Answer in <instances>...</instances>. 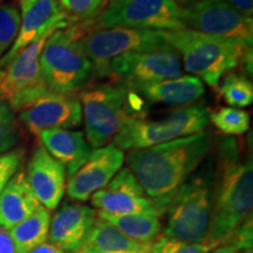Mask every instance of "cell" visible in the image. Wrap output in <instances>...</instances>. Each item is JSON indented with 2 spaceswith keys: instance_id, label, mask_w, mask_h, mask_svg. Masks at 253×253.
Segmentation results:
<instances>
[{
  "instance_id": "obj_15",
  "label": "cell",
  "mask_w": 253,
  "mask_h": 253,
  "mask_svg": "<svg viewBox=\"0 0 253 253\" xmlns=\"http://www.w3.org/2000/svg\"><path fill=\"white\" fill-rule=\"evenodd\" d=\"M125 160V153L114 143L91 150L86 163L68 178L66 185L68 197L79 202L88 201L94 192L112 181Z\"/></svg>"
},
{
  "instance_id": "obj_3",
  "label": "cell",
  "mask_w": 253,
  "mask_h": 253,
  "mask_svg": "<svg viewBox=\"0 0 253 253\" xmlns=\"http://www.w3.org/2000/svg\"><path fill=\"white\" fill-rule=\"evenodd\" d=\"M167 42L178 53L185 71L208 86L217 88L220 79L240 63L252 71V48L237 41L189 28L163 31Z\"/></svg>"
},
{
  "instance_id": "obj_11",
  "label": "cell",
  "mask_w": 253,
  "mask_h": 253,
  "mask_svg": "<svg viewBox=\"0 0 253 253\" xmlns=\"http://www.w3.org/2000/svg\"><path fill=\"white\" fill-rule=\"evenodd\" d=\"M183 26L208 36L230 39L252 48L253 20L224 0H198L182 7Z\"/></svg>"
},
{
  "instance_id": "obj_5",
  "label": "cell",
  "mask_w": 253,
  "mask_h": 253,
  "mask_svg": "<svg viewBox=\"0 0 253 253\" xmlns=\"http://www.w3.org/2000/svg\"><path fill=\"white\" fill-rule=\"evenodd\" d=\"M142 97L123 84H104L81 93L82 119L88 143L94 149L108 144L130 116H140Z\"/></svg>"
},
{
  "instance_id": "obj_29",
  "label": "cell",
  "mask_w": 253,
  "mask_h": 253,
  "mask_svg": "<svg viewBox=\"0 0 253 253\" xmlns=\"http://www.w3.org/2000/svg\"><path fill=\"white\" fill-rule=\"evenodd\" d=\"M19 132L13 110L5 101L0 100V156L18 142Z\"/></svg>"
},
{
  "instance_id": "obj_23",
  "label": "cell",
  "mask_w": 253,
  "mask_h": 253,
  "mask_svg": "<svg viewBox=\"0 0 253 253\" xmlns=\"http://www.w3.org/2000/svg\"><path fill=\"white\" fill-rule=\"evenodd\" d=\"M50 213L46 208H39L26 219L8 230L18 253H28L48 240Z\"/></svg>"
},
{
  "instance_id": "obj_7",
  "label": "cell",
  "mask_w": 253,
  "mask_h": 253,
  "mask_svg": "<svg viewBox=\"0 0 253 253\" xmlns=\"http://www.w3.org/2000/svg\"><path fill=\"white\" fill-rule=\"evenodd\" d=\"M209 122L210 112L203 103L179 107L161 120L130 116L114 137V144L122 151L145 149L204 131Z\"/></svg>"
},
{
  "instance_id": "obj_27",
  "label": "cell",
  "mask_w": 253,
  "mask_h": 253,
  "mask_svg": "<svg viewBox=\"0 0 253 253\" xmlns=\"http://www.w3.org/2000/svg\"><path fill=\"white\" fill-rule=\"evenodd\" d=\"M20 28V12L11 4H0V59L8 52Z\"/></svg>"
},
{
  "instance_id": "obj_41",
  "label": "cell",
  "mask_w": 253,
  "mask_h": 253,
  "mask_svg": "<svg viewBox=\"0 0 253 253\" xmlns=\"http://www.w3.org/2000/svg\"><path fill=\"white\" fill-rule=\"evenodd\" d=\"M1 1H2V0H0V4H1Z\"/></svg>"
},
{
  "instance_id": "obj_9",
  "label": "cell",
  "mask_w": 253,
  "mask_h": 253,
  "mask_svg": "<svg viewBox=\"0 0 253 253\" xmlns=\"http://www.w3.org/2000/svg\"><path fill=\"white\" fill-rule=\"evenodd\" d=\"M69 23L45 32L36 41L20 50L5 67L6 71L0 81V100L5 101L12 110L20 112L49 90L41 77L39 66L41 50L56 30L65 27Z\"/></svg>"
},
{
  "instance_id": "obj_26",
  "label": "cell",
  "mask_w": 253,
  "mask_h": 253,
  "mask_svg": "<svg viewBox=\"0 0 253 253\" xmlns=\"http://www.w3.org/2000/svg\"><path fill=\"white\" fill-rule=\"evenodd\" d=\"M210 121L224 136H240L250 128V115L244 109L223 107L210 113Z\"/></svg>"
},
{
  "instance_id": "obj_16",
  "label": "cell",
  "mask_w": 253,
  "mask_h": 253,
  "mask_svg": "<svg viewBox=\"0 0 253 253\" xmlns=\"http://www.w3.org/2000/svg\"><path fill=\"white\" fill-rule=\"evenodd\" d=\"M20 28L14 43L0 59V68H5L20 50L36 41L50 28L74 20L58 0H20Z\"/></svg>"
},
{
  "instance_id": "obj_13",
  "label": "cell",
  "mask_w": 253,
  "mask_h": 253,
  "mask_svg": "<svg viewBox=\"0 0 253 253\" xmlns=\"http://www.w3.org/2000/svg\"><path fill=\"white\" fill-rule=\"evenodd\" d=\"M20 121L32 134L48 129L77 128L82 123L80 99L74 94H60L47 90L20 110Z\"/></svg>"
},
{
  "instance_id": "obj_10",
  "label": "cell",
  "mask_w": 253,
  "mask_h": 253,
  "mask_svg": "<svg viewBox=\"0 0 253 253\" xmlns=\"http://www.w3.org/2000/svg\"><path fill=\"white\" fill-rule=\"evenodd\" d=\"M95 25V28L125 27L154 31L184 28L182 6L173 0H110Z\"/></svg>"
},
{
  "instance_id": "obj_22",
  "label": "cell",
  "mask_w": 253,
  "mask_h": 253,
  "mask_svg": "<svg viewBox=\"0 0 253 253\" xmlns=\"http://www.w3.org/2000/svg\"><path fill=\"white\" fill-rule=\"evenodd\" d=\"M151 245L129 238L119 229L99 216L78 253L150 252Z\"/></svg>"
},
{
  "instance_id": "obj_1",
  "label": "cell",
  "mask_w": 253,
  "mask_h": 253,
  "mask_svg": "<svg viewBox=\"0 0 253 253\" xmlns=\"http://www.w3.org/2000/svg\"><path fill=\"white\" fill-rule=\"evenodd\" d=\"M211 142L210 132L204 130L145 149L129 151L126 156L129 170L151 199L158 216L166 213L179 186L209 154Z\"/></svg>"
},
{
  "instance_id": "obj_28",
  "label": "cell",
  "mask_w": 253,
  "mask_h": 253,
  "mask_svg": "<svg viewBox=\"0 0 253 253\" xmlns=\"http://www.w3.org/2000/svg\"><path fill=\"white\" fill-rule=\"evenodd\" d=\"M62 8L71 13L77 23L95 25L97 17L102 12L106 0H59Z\"/></svg>"
},
{
  "instance_id": "obj_12",
  "label": "cell",
  "mask_w": 253,
  "mask_h": 253,
  "mask_svg": "<svg viewBox=\"0 0 253 253\" xmlns=\"http://www.w3.org/2000/svg\"><path fill=\"white\" fill-rule=\"evenodd\" d=\"M182 75V59L171 46L125 53L113 59L108 68L109 78L128 87L154 84Z\"/></svg>"
},
{
  "instance_id": "obj_21",
  "label": "cell",
  "mask_w": 253,
  "mask_h": 253,
  "mask_svg": "<svg viewBox=\"0 0 253 253\" xmlns=\"http://www.w3.org/2000/svg\"><path fill=\"white\" fill-rule=\"evenodd\" d=\"M39 207L40 203L28 185L25 171H17L0 195V226L12 229Z\"/></svg>"
},
{
  "instance_id": "obj_33",
  "label": "cell",
  "mask_w": 253,
  "mask_h": 253,
  "mask_svg": "<svg viewBox=\"0 0 253 253\" xmlns=\"http://www.w3.org/2000/svg\"><path fill=\"white\" fill-rule=\"evenodd\" d=\"M233 9L239 12L240 14L248 18H252L253 14V0H224Z\"/></svg>"
},
{
  "instance_id": "obj_43",
  "label": "cell",
  "mask_w": 253,
  "mask_h": 253,
  "mask_svg": "<svg viewBox=\"0 0 253 253\" xmlns=\"http://www.w3.org/2000/svg\"><path fill=\"white\" fill-rule=\"evenodd\" d=\"M106 2H107V0H106Z\"/></svg>"
},
{
  "instance_id": "obj_35",
  "label": "cell",
  "mask_w": 253,
  "mask_h": 253,
  "mask_svg": "<svg viewBox=\"0 0 253 253\" xmlns=\"http://www.w3.org/2000/svg\"><path fill=\"white\" fill-rule=\"evenodd\" d=\"M28 253H65V252H63L62 250H60L59 248H56L55 245L46 242L43 243V244L37 246L36 249H33Z\"/></svg>"
},
{
  "instance_id": "obj_34",
  "label": "cell",
  "mask_w": 253,
  "mask_h": 253,
  "mask_svg": "<svg viewBox=\"0 0 253 253\" xmlns=\"http://www.w3.org/2000/svg\"><path fill=\"white\" fill-rule=\"evenodd\" d=\"M0 253H18L8 230L0 226Z\"/></svg>"
},
{
  "instance_id": "obj_24",
  "label": "cell",
  "mask_w": 253,
  "mask_h": 253,
  "mask_svg": "<svg viewBox=\"0 0 253 253\" xmlns=\"http://www.w3.org/2000/svg\"><path fill=\"white\" fill-rule=\"evenodd\" d=\"M97 216L107 220L119 229L129 238L137 240L147 245H153V243L161 235L162 224L160 216L157 214H125L116 216L102 211H97Z\"/></svg>"
},
{
  "instance_id": "obj_2",
  "label": "cell",
  "mask_w": 253,
  "mask_h": 253,
  "mask_svg": "<svg viewBox=\"0 0 253 253\" xmlns=\"http://www.w3.org/2000/svg\"><path fill=\"white\" fill-rule=\"evenodd\" d=\"M217 172L213 176V209L208 243L225 244L232 231L252 214L253 166L235 137L224 136L217 145Z\"/></svg>"
},
{
  "instance_id": "obj_25",
  "label": "cell",
  "mask_w": 253,
  "mask_h": 253,
  "mask_svg": "<svg viewBox=\"0 0 253 253\" xmlns=\"http://www.w3.org/2000/svg\"><path fill=\"white\" fill-rule=\"evenodd\" d=\"M218 91L220 97L233 108H246L253 102V84L245 75L229 72L220 79Z\"/></svg>"
},
{
  "instance_id": "obj_20",
  "label": "cell",
  "mask_w": 253,
  "mask_h": 253,
  "mask_svg": "<svg viewBox=\"0 0 253 253\" xmlns=\"http://www.w3.org/2000/svg\"><path fill=\"white\" fill-rule=\"evenodd\" d=\"M130 88L150 103L182 107L195 103L205 93L203 81L192 75H182Z\"/></svg>"
},
{
  "instance_id": "obj_32",
  "label": "cell",
  "mask_w": 253,
  "mask_h": 253,
  "mask_svg": "<svg viewBox=\"0 0 253 253\" xmlns=\"http://www.w3.org/2000/svg\"><path fill=\"white\" fill-rule=\"evenodd\" d=\"M24 155L23 149H15L0 156V195L12 176L18 171Z\"/></svg>"
},
{
  "instance_id": "obj_30",
  "label": "cell",
  "mask_w": 253,
  "mask_h": 253,
  "mask_svg": "<svg viewBox=\"0 0 253 253\" xmlns=\"http://www.w3.org/2000/svg\"><path fill=\"white\" fill-rule=\"evenodd\" d=\"M213 249L216 248L209 243L192 244L170 238L166 235H160L151 245L149 253H209Z\"/></svg>"
},
{
  "instance_id": "obj_4",
  "label": "cell",
  "mask_w": 253,
  "mask_h": 253,
  "mask_svg": "<svg viewBox=\"0 0 253 253\" xmlns=\"http://www.w3.org/2000/svg\"><path fill=\"white\" fill-rule=\"evenodd\" d=\"M91 25L72 21L48 38L39 58L41 77L49 90L74 94L84 89L93 74V66L80 43Z\"/></svg>"
},
{
  "instance_id": "obj_42",
  "label": "cell",
  "mask_w": 253,
  "mask_h": 253,
  "mask_svg": "<svg viewBox=\"0 0 253 253\" xmlns=\"http://www.w3.org/2000/svg\"><path fill=\"white\" fill-rule=\"evenodd\" d=\"M108 1H110V0H107V2H108Z\"/></svg>"
},
{
  "instance_id": "obj_40",
  "label": "cell",
  "mask_w": 253,
  "mask_h": 253,
  "mask_svg": "<svg viewBox=\"0 0 253 253\" xmlns=\"http://www.w3.org/2000/svg\"><path fill=\"white\" fill-rule=\"evenodd\" d=\"M242 253H252V252H242Z\"/></svg>"
},
{
  "instance_id": "obj_36",
  "label": "cell",
  "mask_w": 253,
  "mask_h": 253,
  "mask_svg": "<svg viewBox=\"0 0 253 253\" xmlns=\"http://www.w3.org/2000/svg\"><path fill=\"white\" fill-rule=\"evenodd\" d=\"M209 253H239L238 250L235 245L232 244H224L218 246V248L211 250Z\"/></svg>"
},
{
  "instance_id": "obj_14",
  "label": "cell",
  "mask_w": 253,
  "mask_h": 253,
  "mask_svg": "<svg viewBox=\"0 0 253 253\" xmlns=\"http://www.w3.org/2000/svg\"><path fill=\"white\" fill-rule=\"evenodd\" d=\"M90 202L97 211L116 216L147 213L158 216L154 203L129 168H121L108 184L91 195Z\"/></svg>"
},
{
  "instance_id": "obj_19",
  "label": "cell",
  "mask_w": 253,
  "mask_h": 253,
  "mask_svg": "<svg viewBox=\"0 0 253 253\" xmlns=\"http://www.w3.org/2000/svg\"><path fill=\"white\" fill-rule=\"evenodd\" d=\"M37 136L47 153L65 167L68 178L86 163L91 153V147L82 131L48 129Z\"/></svg>"
},
{
  "instance_id": "obj_17",
  "label": "cell",
  "mask_w": 253,
  "mask_h": 253,
  "mask_svg": "<svg viewBox=\"0 0 253 253\" xmlns=\"http://www.w3.org/2000/svg\"><path fill=\"white\" fill-rule=\"evenodd\" d=\"M28 185L40 205L48 211L55 210L66 191V169L38 145L32 154L25 172Z\"/></svg>"
},
{
  "instance_id": "obj_6",
  "label": "cell",
  "mask_w": 253,
  "mask_h": 253,
  "mask_svg": "<svg viewBox=\"0 0 253 253\" xmlns=\"http://www.w3.org/2000/svg\"><path fill=\"white\" fill-rule=\"evenodd\" d=\"M213 209L212 172L198 173L179 186L167 209L164 233L192 244L208 243Z\"/></svg>"
},
{
  "instance_id": "obj_39",
  "label": "cell",
  "mask_w": 253,
  "mask_h": 253,
  "mask_svg": "<svg viewBox=\"0 0 253 253\" xmlns=\"http://www.w3.org/2000/svg\"><path fill=\"white\" fill-rule=\"evenodd\" d=\"M123 253H149V252H123Z\"/></svg>"
},
{
  "instance_id": "obj_38",
  "label": "cell",
  "mask_w": 253,
  "mask_h": 253,
  "mask_svg": "<svg viewBox=\"0 0 253 253\" xmlns=\"http://www.w3.org/2000/svg\"><path fill=\"white\" fill-rule=\"evenodd\" d=\"M2 75H4V71H2V69L0 68V81H1V79H2Z\"/></svg>"
},
{
  "instance_id": "obj_8",
  "label": "cell",
  "mask_w": 253,
  "mask_h": 253,
  "mask_svg": "<svg viewBox=\"0 0 253 253\" xmlns=\"http://www.w3.org/2000/svg\"><path fill=\"white\" fill-rule=\"evenodd\" d=\"M80 43L99 77H108L109 63L116 56L129 52L166 48L163 31L138 28H93L80 38Z\"/></svg>"
},
{
  "instance_id": "obj_37",
  "label": "cell",
  "mask_w": 253,
  "mask_h": 253,
  "mask_svg": "<svg viewBox=\"0 0 253 253\" xmlns=\"http://www.w3.org/2000/svg\"><path fill=\"white\" fill-rule=\"evenodd\" d=\"M173 1L176 2V4H178L179 6L181 5H190V4H192V2H196V1H198V0H173Z\"/></svg>"
},
{
  "instance_id": "obj_31",
  "label": "cell",
  "mask_w": 253,
  "mask_h": 253,
  "mask_svg": "<svg viewBox=\"0 0 253 253\" xmlns=\"http://www.w3.org/2000/svg\"><path fill=\"white\" fill-rule=\"evenodd\" d=\"M225 244L235 245L239 253L252 252L253 246V224L252 214L246 217L235 230L232 231ZM224 245V244H223Z\"/></svg>"
},
{
  "instance_id": "obj_18",
  "label": "cell",
  "mask_w": 253,
  "mask_h": 253,
  "mask_svg": "<svg viewBox=\"0 0 253 253\" xmlns=\"http://www.w3.org/2000/svg\"><path fill=\"white\" fill-rule=\"evenodd\" d=\"M96 217L97 211L87 205H63L50 219L49 243L65 253H78Z\"/></svg>"
}]
</instances>
